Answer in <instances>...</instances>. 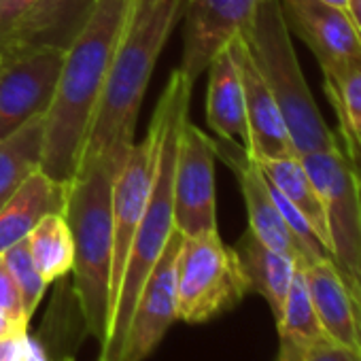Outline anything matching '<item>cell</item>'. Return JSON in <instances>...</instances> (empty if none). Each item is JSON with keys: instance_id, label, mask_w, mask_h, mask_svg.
<instances>
[{"instance_id": "cell-35", "label": "cell", "mask_w": 361, "mask_h": 361, "mask_svg": "<svg viewBox=\"0 0 361 361\" xmlns=\"http://www.w3.org/2000/svg\"><path fill=\"white\" fill-rule=\"evenodd\" d=\"M321 3H325V5H329V7H334V9L342 11V13H346L353 20V16H350V0H321Z\"/></svg>"}, {"instance_id": "cell-34", "label": "cell", "mask_w": 361, "mask_h": 361, "mask_svg": "<svg viewBox=\"0 0 361 361\" xmlns=\"http://www.w3.org/2000/svg\"><path fill=\"white\" fill-rule=\"evenodd\" d=\"M24 361H51V359H49V353H47L45 344H43L39 338L30 336V340H28V350H26Z\"/></svg>"}, {"instance_id": "cell-15", "label": "cell", "mask_w": 361, "mask_h": 361, "mask_svg": "<svg viewBox=\"0 0 361 361\" xmlns=\"http://www.w3.org/2000/svg\"><path fill=\"white\" fill-rule=\"evenodd\" d=\"M230 49L236 60L245 92V113L249 128L247 151L253 159H276L298 155L283 113L276 104V98L264 81L262 73L257 71L240 35L230 41Z\"/></svg>"}, {"instance_id": "cell-23", "label": "cell", "mask_w": 361, "mask_h": 361, "mask_svg": "<svg viewBox=\"0 0 361 361\" xmlns=\"http://www.w3.org/2000/svg\"><path fill=\"white\" fill-rule=\"evenodd\" d=\"M43 136L45 115H39L5 140H0V209L24 180L41 168Z\"/></svg>"}, {"instance_id": "cell-21", "label": "cell", "mask_w": 361, "mask_h": 361, "mask_svg": "<svg viewBox=\"0 0 361 361\" xmlns=\"http://www.w3.org/2000/svg\"><path fill=\"white\" fill-rule=\"evenodd\" d=\"M276 327H279L276 361H304L312 348L329 340L310 302L302 268H298L293 274Z\"/></svg>"}, {"instance_id": "cell-6", "label": "cell", "mask_w": 361, "mask_h": 361, "mask_svg": "<svg viewBox=\"0 0 361 361\" xmlns=\"http://www.w3.org/2000/svg\"><path fill=\"white\" fill-rule=\"evenodd\" d=\"M314 183L327 217L329 255L361 321V180L338 145L300 157Z\"/></svg>"}, {"instance_id": "cell-7", "label": "cell", "mask_w": 361, "mask_h": 361, "mask_svg": "<svg viewBox=\"0 0 361 361\" xmlns=\"http://www.w3.org/2000/svg\"><path fill=\"white\" fill-rule=\"evenodd\" d=\"M249 293L234 247L219 232L183 236L176 262L178 319L207 323L236 308Z\"/></svg>"}, {"instance_id": "cell-25", "label": "cell", "mask_w": 361, "mask_h": 361, "mask_svg": "<svg viewBox=\"0 0 361 361\" xmlns=\"http://www.w3.org/2000/svg\"><path fill=\"white\" fill-rule=\"evenodd\" d=\"M325 94L338 115L342 140L361 132V62L348 66L338 79L325 81Z\"/></svg>"}, {"instance_id": "cell-18", "label": "cell", "mask_w": 361, "mask_h": 361, "mask_svg": "<svg viewBox=\"0 0 361 361\" xmlns=\"http://www.w3.org/2000/svg\"><path fill=\"white\" fill-rule=\"evenodd\" d=\"M66 194L68 183H60L41 168L35 170L0 209V255L28 238L43 217L64 213Z\"/></svg>"}, {"instance_id": "cell-32", "label": "cell", "mask_w": 361, "mask_h": 361, "mask_svg": "<svg viewBox=\"0 0 361 361\" xmlns=\"http://www.w3.org/2000/svg\"><path fill=\"white\" fill-rule=\"evenodd\" d=\"M159 5V0H132V11H130V22L126 32H130L132 28H136L138 24L145 22V18Z\"/></svg>"}, {"instance_id": "cell-11", "label": "cell", "mask_w": 361, "mask_h": 361, "mask_svg": "<svg viewBox=\"0 0 361 361\" xmlns=\"http://www.w3.org/2000/svg\"><path fill=\"white\" fill-rule=\"evenodd\" d=\"M180 245L183 234L174 230L138 295L119 361H145L157 348L172 323L178 321L176 262Z\"/></svg>"}, {"instance_id": "cell-20", "label": "cell", "mask_w": 361, "mask_h": 361, "mask_svg": "<svg viewBox=\"0 0 361 361\" xmlns=\"http://www.w3.org/2000/svg\"><path fill=\"white\" fill-rule=\"evenodd\" d=\"M240 270L245 274L249 293H259L272 314L274 321H279L293 274L300 268L293 259H289L287 255H281L276 251H272L270 247H266L259 238H255L249 230L240 236V240L234 247Z\"/></svg>"}, {"instance_id": "cell-9", "label": "cell", "mask_w": 361, "mask_h": 361, "mask_svg": "<svg viewBox=\"0 0 361 361\" xmlns=\"http://www.w3.org/2000/svg\"><path fill=\"white\" fill-rule=\"evenodd\" d=\"M159 138H161V121L153 111L147 136L140 142H134L123 166L115 174L113 194H111V211H113V266H111V306L119 289V281L123 274L126 257L136 234V228L145 215L155 168L159 155ZM109 306V314H111Z\"/></svg>"}, {"instance_id": "cell-17", "label": "cell", "mask_w": 361, "mask_h": 361, "mask_svg": "<svg viewBox=\"0 0 361 361\" xmlns=\"http://www.w3.org/2000/svg\"><path fill=\"white\" fill-rule=\"evenodd\" d=\"M314 312L336 344L361 353V321L353 298L331 259L312 262L302 268Z\"/></svg>"}, {"instance_id": "cell-1", "label": "cell", "mask_w": 361, "mask_h": 361, "mask_svg": "<svg viewBox=\"0 0 361 361\" xmlns=\"http://www.w3.org/2000/svg\"><path fill=\"white\" fill-rule=\"evenodd\" d=\"M132 0H100L90 24L66 49L54 100L45 113L41 170L71 183L79 170L111 62L130 22Z\"/></svg>"}, {"instance_id": "cell-3", "label": "cell", "mask_w": 361, "mask_h": 361, "mask_svg": "<svg viewBox=\"0 0 361 361\" xmlns=\"http://www.w3.org/2000/svg\"><path fill=\"white\" fill-rule=\"evenodd\" d=\"M183 11L185 0H159L142 24L126 32L111 62L83 157H100L119 172L136 142V119L155 62Z\"/></svg>"}, {"instance_id": "cell-26", "label": "cell", "mask_w": 361, "mask_h": 361, "mask_svg": "<svg viewBox=\"0 0 361 361\" xmlns=\"http://www.w3.org/2000/svg\"><path fill=\"white\" fill-rule=\"evenodd\" d=\"M3 259L20 289L22 295V304H24V312L28 319H32L37 306L41 304L45 289L49 287V283L41 276V272L37 270L32 255H30V247H28V238L16 243L13 247H9L3 253Z\"/></svg>"}, {"instance_id": "cell-12", "label": "cell", "mask_w": 361, "mask_h": 361, "mask_svg": "<svg viewBox=\"0 0 361 361\" xmlns=\"http://www.w3.org/2000/svg\"><path fill=\"white\" fill-rule=\"evenodd\" d=\"M281 9L289 30L314 54L323 81H334L361 62V32L346 13L321 0H281Z\"/></svg>"}, {"instance_id": "cell-19", "label": "cell", "mask_w": 361, "mask_h": 361, "mask_svg": "<svg viewBox=\"0 0 361 361\" xmlns=\"http://www.w3.org/2000/svg\"><path fill=\"white\" fill-rule=\"evenodd\" d=\"M207 121L217 138L236 140L245 149L249 145V128L245 113V92L236 60L230 45L221 49L209 64Z\"/></svg>"}, {"instance_id": "cell-31", "label": "cell", "mask_w": 361, "mask_h": 361, "mask_svg": "<svg viewBox=\"0 0 361 361\" xmlns=\"http://www.w3.org/2000/svg\"><path fill=\"white\" fill-rule=\"evenodd\" d=\"M28 323L30 321L13 317V314H7V312L0 310V340L9 338V336H18V334H26L28 331Z\"/></svg>"}, {"instance_id": "cell-22", "label": "cell", "mask_w": 361, "mask_h": 361, "mask_svg": "<svg viewBox=\"0 0 361 361\" xmlns=\"http://www.w3.org/2000/svg\"><path fill=\"white\" fill-rule=\"evenodd\" d=\"M266 174L270 183L304 215L321 245L329 253V232H327V217L325 204L310 180L302 159L298 155L291 157H276V159H255ZM331 257V255H329Z\"/></svg>"}, {"instance_id": "cell-4", "label": "cell", "mask_w": 361, "mask_h": 361, "mask_svg": "<svg viewBox=\"0 0 361 361\" xmlns=\"http://www.w3.org/2000/svg\"><path fill=\"white\" fill-rule=\"evenodd\" d=\"M115 170L100 157H83L68 183L64 217L71 228L73 293L85 331L102 346L109 331V289L113 266L111 194Z\"/></svg>"}, {"instance_id": "cell-27", "label": "cell", "mask_w": 361, "mask_h": 361, "mask_svg": "<svg viewBox=\"0 0 361 361\" xmlns=\"http://www.w3.org/2000/svg\"><path fill=\"white\" fill-rule=\"evenodd\" d=\"M35 5L37 0H0V51L7 47L9 39Z\"/></svg>"}, {"instance_id": "cell-16", "label": "cell", "mask_w": 361, "mask_h": 361, "mask_svg": "<svg viewBox=\"0 0 361 361\" xmlns=\"http://www.w3.org/2000/svg\"><path fill=\"white\" fill-rule=\"evenodd\" d=\"M100 0H37L0 56L49 47L66 51L90 24Z\"/></svg>"}, {"instance_id": "cell-30", "label": "cell", "mask_w": 361, "mask_h": 361, "mask_svg": "<svg viewBox=\"0 0 361 361\" xmlns=\"http://www.w3.org/2000/svg\"><path fill=\"white\" fill-rule=\"evenodd\" d=\"M30 334H18L0 340V361H24Z\"/></svg>"}, {"instance_id": "cell-2", "label": "cell", "mask_w": 361, "mask_h": 361, "mask_svg": "<svg viewBox=\"0 0 361 361\" xmlns=\"http://www.w3.org/2000/svg\"><path fill=\"white\" fill-rule=\"evenodd\" d=\"M194 83L180 73L174 71L157 100L155 113L161 121V138H159V155L151 196L145 209V215L136 228L132 238L123 274L119 281L117 295L109 314V331L100 346L98 361H119L121 348L126 340V331L130 319L134 314L138 295L157 264L161 251L166 249L174 228V164H176V147L178 134L185 119L190 117V100H192Z\"/></svg>"}, {"instance_id": "cell-14", "label": "cell", "mask_w": 361, "mask_h": 361, "mask_svg": "<svg viewBox=\"0 0 361 361\" xmlns=\"http://www.w3.org/2000/svg\"><path fill=\"white\" fill-rule=\"evenodd\" d=\"M257 7L259 0H185L183 60L178 71L196 83L213 58L247 30Z\"/></svg>"}, {"instance_id": "cell-5", "label": "cell", "mask_w": 361, "mask_h": 361, "mask_svg": "<svg viewBox=\"0 0 361 361\" xmlns=\"http://www.w3.org/2000/svg\"><path fill=\"white\" fill-rule=\"evenodd\" d=\"M240 37L276 98L298 157L338 147L340 140L327 128L300 68L281 0H259L251 24Z\"/></svg>"}, {"instance_id": "cell-8", "label": "cell", "mask_w": 361, "mask_h": 361, "mask_svg": "<svg viewBox=\"0 0 361 361\" xmlns=\"http://www.w3.org/2000/svg\"><path fill=\"white\" fill-rule=\"evenodd\" d=\"M215 140L185 119L174 164V228L183 236L217 232Z\"/></svg>"}, {"instance_id": "cell-10", "label": "cell", "mask_w": 361, "mask_h": 361, "mask_svg": "<svg viewBox=\"0 0 361 361\" xmlns=\"http://www.w3.org/2000/svg\"><path fill=\"white\" fill-rule=\"evenodd\" d=\"M64 54L60 49L37 47L0 56V140L47 113Z\"/></svg>"}, {"instance_id": "cell-28", "label": "cell", "mask_w": 361, "mask_h": 361, "mask_svg": "<svg viewBox=\"0 0 361 361\" xmlns=\"http://www.w3.org/2000/svg\"><path fill=\"white\" fill-rule=\"evenodd\" d=\"M0 310L7 312V314H13V317H20V319H26V312H24V304H22V295H20V289L3 259V255H0Z\"/></svg>"}, {"instance_id": "cell-29", "label": "cell", "mask_w": 361, "mask_h": 361, "mask_svg": "<svg viewBox=\"0 0 361 361\" xmlns=\"http://www.w3.org/2000/svg\"><path fill=\"white\" fill-rule=\"evenodd\" d=\"M304 361H361V353L327 340V342L319 344L317 348H312Z\"/></svg>"}, {"instance_id": "cell-24", "label": "cell", "mask_w": 361, "mask_h": 361, "mask_svg": "<svg viewBox=\"0 0 361 361\" xmlns=\"http://www.w3.org/2000/svg\"><path fill=\"white\" fill-rule=\"evenodd\" d=\"M28 247L37 270L49 285L62 281L73 270L75 247L64 213L43 217L28 234Z\"/></svg>"}, {"instance_id": "cell-37", "label": "cell", "mask_w": 361, "mask_h": 361, "mask_svg": "<svg viewBox=\"0 0 361 361\" xmlns=\"http://www.w3.org/2000/svg\"><path fill=\"white\" fill-rule=\"evenodd\" d=\"M58 361H75V359H73V357H71V355H66V357H60V359H58Z\"/></svg>"}, {"instance_id": "cell-36", "label": "cell", "mask_w": 361, "mask_h": 361, "mask_svg": "<svg viewBox=\"0 0 361 361\" xmlns=\"http://www.w3.org/2000/svg\"><path fill=\"white\" fill-rule=\"evenodd\" d=\"M350 16H353L355 26L361 32V0H350Z\"/></svg>"}, {"instance_id": "cell-13", "label": "cell", "mask_w": 361, "mask_h": 361, "mask_svg": "<svg viewBox=\"0 0 361 361\" xmlns=\"http://www.w3.org/2000/svg\"><path fill=\"white\" fill-rule=\"evenodd\" d=\"M213 140H215L217 157H221L228 164V168L234 172L238 180V188L247 207L249 232L272 251L293 259L300 268L312 264V259L308 257V253L291 234L283 215L279 213L268 188V178L264 176L259 164L251 157V153L236 140H226V138H213Z\"/></svg>"}, {"instance_id": "cell-33", "label": "cell", "mask_w": 361, "mask_h": 361, "mask_svg": "<svg viewBox=\"0 0 361 361\" xmlns=\"http://www.w3.org/2000/svg\"><path fill=\"white\" fill-rule=\"evenodd\" d=\"M344 153L353 161V166L359 174V180H361V132H357L350 138H344Z\"/></svg>"}]
</instances>
